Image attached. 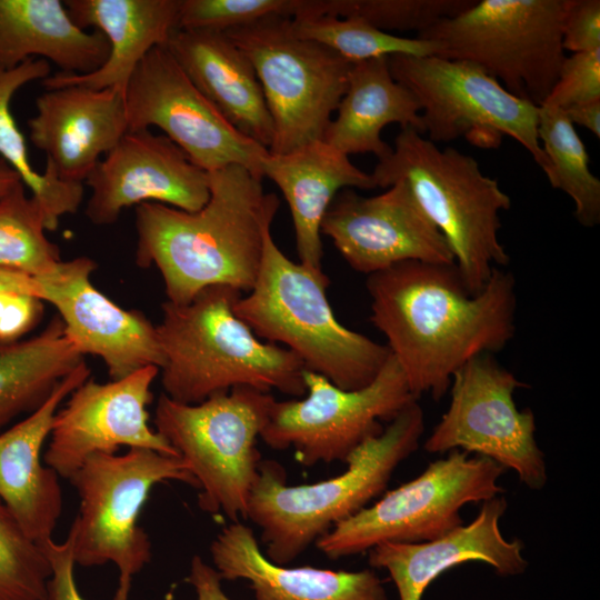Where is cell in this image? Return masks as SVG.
Listing matches in <instances>:
<instances>
[{"label":"cell","instance_id":"obj_18","mask_svg":"<svg viewBox=\"0 0 600 600\" xmlns=\"http://www.w3.org/2000/svg\"><path fill=\"white\" fill-rule=\"evenodd\" d=\"M84 184L90 189L84 213L96 226L112 224L126 208L147 202L194 212L210 196L208 172L150 129L128 131Z\"/></svg>","mask_w":600,"mask_h":600},{"label":"cell","instance_id":"obj_41","mask_svg":"<svg viewBox=\"0 0 600 600\" xmlns=\"http://www.w3.org/2000/svg\"><path fill=\"white\" fill-rule=\"evenodd\" d=\"M186 581L193 587L198 600H231L222 589L217 570L199 556L191 559Z\"/></svg>","mask_w":600,"mask_h":600},{"label":"cell","instance_id":"obj_11","mask_svg":"<svg viewBox=\"0 0 600 600\" xmlns=\"http://www.w3.org/2000/svg\"><path fill=\"white\" fill-rule=\"evenodd\" d=\"M504 469L486 457L454 449L414 479L383 494L316 541L331 560L369 551L382 542H426L463 524L460 510L502 491Z\"/></svg>","mask_w":600,"mask_h":600},{"label":"cell","instance_id":"obj_25","mask_svg":"<svg viewBox=\"0 0 600 600\" xmlns=\"http://www.w3.org/2000/svg\"><path fill=\"white\" fill-rule=\"evenodd\" d=\"M239 132L270 148L273 123L256 70L226 32L177 29L164 46Z\"/></svg>","mask_w":600,"mask_h":600},{"label":"cell","instance_id":"obj_22","mask_svg":"<svg viewBox=\"0 0 600 600\" xmlns=\"http://www.w3.org/2000/svg\"><path fill=\"white\" fill-rule=\"evenodd\" d=\"M90 373L82 361L36 410L0 433V500L38 544L52 539L62 512L60 477L42 463V448L61 402Z\"/></svg>","mask_w":600,"mask_h":600},{"label":"cell","instance_id":"obj_42","mask_svg":"<svg viewBox=\"0 0 600 600\" xmlns=\"http://www.w3.org/2000/svg\"><path fill=\"white\" fill-rule=\"evenodd\" d=\"M570 122L579 124L600 138V100L576 104L563 110Z\"/></svg>","mask_w":600,"mask_h":600},{"label":"cell","instance_id":"obj_32","mask_svg":"<svg viewBox=\"0 0 600 600\" xmlns=\"http://www.w3.org/2000/svg\"><path fill=\"white\" fill-rule=\"evenodd\" d=\"M293 32L320 43L351 63L392 54L439 56L436 41L404 38L381 31L362 19L332 14H303L291 19Z\"/></svg>","mask_w":600,"mask_h":600},{"label":"cell","instance_id":"obj_12","mask_svg":"<svg viewBox=\"0 0 600 600\" xmlns=\"http://www.w3.org/2000/svg\"><path fill=\"white\" fill-rule=\"evenodd\" d=\"M390 72L416 98L424 134L434 143L464 138L497 149L504 136L518 141L543 170L539 106L508 92L478 66L440 56L388 57Z\"/></svg>","mask_w":600,"mask_h":600},{"label":"cell","instance_id":"obj_39","mask_svg":"<svg viewBox=\"0 0 600 600\" xmlns=\"http://www.w3.org/2000/svg\"><path fill=\"white\" fill-rule=\"evenodd\" d=\"M43 314V301L38 297L0 290V344L19 341L31 331Z\"/></svg>","mask_w":600,"mask_h":600},{"label":"cell","instance_id":"obj_2","mask_svg":"<svg viewBox=\"0 0 600 600\" xmlns=\"http://www.w3.org/2000/svg\"><path fill=\"white\" fill-rule=\"evenodd\" d=\"M210 196L198 211L147 202L136 207V263L154 266L167 301L184 304L211 286L249 292L280 200L263 178L230 164L208 172Z\"/></svg>","mask_w":600,"mask_h":600},{"label":"cell","instance_id":"obj_23","mask_svg":"<svg viewBox=\"0 0 600 600\" xmlns=\"http://www.w3.org/2000/svg\"><path fill=\"white\" fill-rule=\"evenodd\" d=\"M210 556L222 580L249 581L256 600H388L371 569L334 571L273 563L262 553L252 529L240 521L217 534Z\"/></svg>","mask_w":600,"mask_h":600},{"label":"cell","instance_id":"obj_26","mask_svg":"<svg viewBox=\"0 0 600 600\" xmlns=\"http://www.w3.org/2000/svg\"><path fill=\"white\" fill-rule=\"evenodd\" d=\"M261 174L283 193L293 221L299 260L314 269H321L323 256L321 223L337 193L348 188H377L371 174L323 140L283 154L269 152L262 160Z\"/></svg>","mask_w":600,"mask_h":600},{"label":"cell","instance_id":"obj_4","mask_svg":"<svg viewBox=\"0 0 600 600\" xmlns=\"http://www.w3.org/2000/svg\"><path fill=\"white\" fill-rule=\"evenodd\" d=\"M423 431V411L414 400L349 454L344 472L311 484L288 486L278 462L261 460L246 518L260 528L264 556L286 566L366 508L384 491L398 464L418 449Z\"/></svg>","mask_w":600,"mask_h":600},{"label":"cell","instance_id":"obj_34","mask_svg":"<svg viewBox=\"0 0 600 600\" xmlns=\"http://www.w3.org/2000/svg\"><path fill=\"white\" fill-rule=\"evenodd\" d=\"M50 561L0 500V600H47Z\"/></svg>","mask_w":600,"mask_h":600},{"label":"cell","instance_id":"obj_6","mask_svg":"<svg viewBox=\"0 0 600 600\" xmlns=\"http://www.w3.org/2000/svg\"><path fill=\"white\" fill-rule=\"evenodd\" d=\"M371 177L376 187L389 188L397 181L408 186L444 237L469 293H479L492 271L509 263L499 231L501 212L510 209L511 199L471 156L440 149L414 128L404 127Z\"/></svg>","mask_w":600,"mask_h":600},{"label":"cell","instance_id":"obj_40","mask_svg":"<svg viewBox=\"0 0 600 600\" xmlns=\"http://www.w3.org/2000/svg\"><path fill=\"white\" fill-rule=\"evenodd\" d=\"M51 564V577L48 581L47 600H86L79 592L74 580V560L72 539L57 543L53 539L39 544Z\"/></svg>","mask_w":600,"mask_h":600},{"label":"cell","instance_id":"obj_27","mask_svg":"<svg viewBox=\"0 0 600 600\" xmlns=\"http://www.w3.org/2000/svg\"><path fill=\"white\" fill-rule=\"evenodd\" d=\"M109 56L102 33L87 31L60 0H0V66L13 69L31 59L53 62L62 73L86 74Z\"/></svg>","mask_w":600,"mask_h":600},{"label":"cell","instance_id":"obj_13","mask_svg":"<svg viewBox=\"0 0 600 600\" xmlns=\"http://www.w3.org/2000/svg\"><path fill=\"white\" fill-rule=\"evenodd\" d=\"M302 398L274 399L260 438L277 450L293 448L304 466L346 462L367 438L383 431L406 406L418 400L394 358L389 359L368 386L343 390L327 378L304 371Z\"/></svg>","mask_w":600,"mask_h":600},{"label":"cell","instance_id":"obj_36","mask_svg":"<svg viewBox=\"0 0 600 600\" xmlns=\"http://www.w3.org/2000/svg\"><path fill=\"white\" fill-rule=\"evenodd\" d=\"M303 0H180L178 29L227 32L270 17L294 18Z\"/></svg>","mask_w":600,"mask_h":600},{"label":"cell","instance_id":"obj_5","mask_svg":"<svg viewBox=\"0 0 600 600\" xmlns=\"http://www.w3.org/2000/svg\"><path fill=\"white\" fill-rule=\"evenodd\" d=\"M328 286L322 269L290 260L269 229L254 284L233 311L259 339L292 351L307 371L343 390H358L376 379L391 353L337 320Z\"/></svg>","mask_w":600,"mask_h":600},{"label":"cell","instance_id":"obj_16","mask_svg":"<svg viewBox=\"0 0 600 600\" xmlns=\"http://www.w3.org/2000/svg\"><path fill=\"white\" fill-rule=\"evenodd\" d=\"M159 372L158 367L149 366L104 383L90 378L82 382L54 416L43 462L70 480L92 454L117 453L121 447L179 457L149 426L147 408Z\"/></svg>","mask_w":600,"mask_h":600},{"label":"cell","instance_id":"obj_20","mask_svg":"<svg viewBox=\"0 0 600 600\" xmlns=\"http://www.w3.org/2000/svg\"><path fill=\"white\" fill-rule=\"evenodd\" d=\"M30 140L66 182L81 183L129 131L124 94L113 88L63 86L36 100Z\"/></svg>","mask_w":600,"mask_h":600},{"label":"cell","instance_id":"obj_33","mask_svg":"<svg viewBox=\"0 0 600 600\" xmlns=\"http://www.w3.org/2000/svg\"><path fill=\"white\" fill-rule=\"evenodd\" d=\"M24 187L21 181L0 198V268L38 278L53 271L61 259L46 236L40 203Z\"/></svg>","mask_w":600,"mask_h":600},{"label":"cell","instance_id":"obj_38","mask_svg":"<svg viewBox=\"0 0 600 600\" xmlns=\"http://www.w3.org/2000/svg\"><path fill=\"white\" fill-rule=\"evenodd\" d=\"M562 47L572 53L600 49L599 0H566Z\"/></svg>","mask_w":600,"mask_h":600},{"label":"cell","instance_id":"obj_29","mask_svg":"<svg viewBox=\"0 0 600 600\" xmlns=\"http://www.w3.org/2000/svg\"><path fill=\"white\" fill-rule=\"evenodd\" d=\"M82 361L58 316L37 336L0 344V428L36 410Z\"/></svg>","mask_w":600,"mask_h":600},{"label":"cell","instance_id":"obj_44","mask_svg":"<svg viewBox=\"0 0 600 600\" xmlns=\"http://www.w3.org/2000/svg\"><path fill=\"white\" fill-rule=\"evenodd\" d=\"M21 181L18 172L0 158V198Z\"/></svg>","mask_w":600,"mask_h":600},{"label":"cell","instance_id":"obj_31","mask_svg":"<svg viewBox=\"0 0 600 600\" xmlns=\"http://www.w3.org/2000/svg\"><path fill=\"white\" fill-rule=\"evenodd\" d=\"M538 138L548 158L543 169L552 188L574 203V218L586 227L600 222V180L589 168V154L563 110L539 107Z\"/></svg>","mask_w":600,"mask_h":600},{"label":"cell","instance_id":"obj_37","mask_svg":"<svg viewBox=\"0 0 600 600\" xmlns=\"http://www.w3.org/2000/svg\"><path fill=\"white\" fill-rule=\"evenodd\" d=\"M596 100H600V49L566 57L558 80L541 106L564 110Z\"/></svg>","mask_w":600,"mask_h":600},{"label":"cell","instance_id":"obj_43","mask_svg":"<svg viewBox=\"0 0 600 600\" xmlns=\"http://www.w3.org/2000/svg\"><path fill=\"white\" fill-rule=\"evenodd\" d=\"M0 290L23 292L41 299L40 286L36 278L4 268H0Z\"/></svg>","mask_w":600,"mask_h":600},{"label":"cell","instance_id":"obj_35","mask_svg":"<svg viewBox=\"0 0 600 600\" xmlns=\"http://www.w3.org/2000/svg\"><path fill=\"white\" fill-rule=\"evenodd\" d=\"M476 0H320V14L364 20L372 27L391 31L421 32L442 19L451 18Z\"/></svg>","mask_w":600,"mask_h":600},{"label":"cell","instance_id":"obj_17","mask_svg":"<svg viewBox=\"0 0 600 600\" xmlns=\"http://www.w3.org/2000/svg\"><path fill=\"white\" fill-rule=\"evenodd\" d=\"M321 233L353 270L368 276L404 261L454 264L444 237L403 181L373 197L342 189L323 217Z\"/></svg>","mask_w":600,"mask_h":600},{"label":"cell","instance_id":"obj_15","mask_svg":"<svg viewBox=\"0 0 600 600\" xmlns=\"http://www.w3.org/2000/svg\"><path fill=\"white\" fill-rule=\"evenodd\" d=\"M124 103L129 131L162 130L207 172L239 164L263 178L261 163L269 149L231 126L164 46L140 61L127 84Z\"/></svg>","mask_w":600,"mask_h":600},{"label":"cell","instance_id":"obj_21","mask_svg":"<svg viewBox=\"0 0 600 600\" xmlns=\"http://www.w3.org/2000/svg\"><path fill=\"white\" fill-rule=\"evenodd\" d=\"M508 503L497 496L481 503L477 517L448 533L426 542H382L369 550L371 568L388 571L399 600H422L428 587L443 572L464 562L489 564L503 577L526 571L519 539L507 540L500 519Z\"/></svg>","mask_w":600,"mask_h":600},{"label":"cell","instance_id":"obj_1","mask_svg":"<svg viewBox=\"0 0 600 600\" xmlns=\"http://www.w3.org/2000/svg\"><path fill=\"white\" fill-rule=\"evenodd\" d=\"M367 290L370 321L417 399H441L456 371L502 350L516 332V280L501 268L471 294L456 264L404 261L369 274Z\"/></svg>","mask_w":600,"mask_h":600},{"label":"cell","instance_id":"obj_30","mask_svg":"<svg viewBox=\"0 0 600 600\" xmlns=\"http://www.w3.org/2000/svg\"><path fill=\"white\" fill-rule=\"evenodd\" d=\"M50 64L43 59H31L13 69L0 66V158L12 167L40 203L47 230H56L62 216L79 209L84 193L81 183L61 180L46 164L44 171L33 169L27 143L10 111V101L23 86L50 76Z\"/></svg>","mask_w":600,"mask_h":600},{"label":"cell","instance_id":"obj_24","mask_svg":"<svg viewBox=\"0 0 600 600\" xmlns=\"http://www.w3.org/2000/svg\"><path fill=\"white\" fill-rule=\"evenodd\" d=\"M64 6L82 29L103 34L109 56L86 74L58 72L42 80L47 90L63 86L113 88L124 94L140 61L156 47L166 46L178 29L180 0H67Z\"/></svg>","mask_w":600,"mask_h":600},{"label":"cell","instance_id":"obj_28","mask_svg":"<svg viewBox=\"0 0 600 600\" xmlns=\"http://www.w3.org/2000/svg\"><path fill=\"white\" fill-rule=\"evenodd\" d=\"M336 111L322 140L347 156L373 153L378 160L387 157L392 147L382 140L381 131L389 123L424 134L419 103L393 79L388 57L352 63L347 90Z\"/></svg>","mask_w":600,"mask_h":600},{"label":"cell","instance_id":"obj_3","mask_svg":"<svg viewBox=\"0 0 600 600\" xmlns=\"http://www.w3.org/2000/svg\"><path fill=\"white\" fill-rule=\"evenodd\" d=\"M241 296L228 286H211L191 301H166L156 326L163 363L164 394L194 404L249 387L274 389L293 398L306 394L301 360L289 349L262 341L233 311Z\"/></svg>","mask_w":600,"mask_h":600},{"label":"cell","instance_id":"obj_19","mask_svg":"<svg viewBox=\"0 0 600 600\" xmlns=\"http://www.w3.org/2000/svg\"><path fill=\"white\" fill-rule=\"evenodd\" d=\"M96 262L88 257L60 261L57 268L36 278L41 300L52 304L66 333L78 351L97 356L111 380L142 368L163 363L156 326L138 310H128L103 294L91 282Z\"/></svg>","mask_w":600,"mask_h":600},{"label":"cell","instance_id":"obj_10","mask_svg":"<svg viewBox=\"0 0 600 600\" xmlns=\"http://www.w3.org/2000/svg\"><path fill=\"white\" fill-rule=\"evenodd\" d=\"M251 61L273 123L269 152L322 140L348 86L352 63L297 36L291 18L270 17L226 32Z\"/></svg>","mask_w":600,"mask_h":600},{"label":"cell","instance_id":"obj_8","mask_svg":"<svg viewBox=\"0 0 600 600\" xmlns=\"http://www.w3.org/2000/svg\"><path fill=\"white\" fill-rule=\"evenodd\" d=\"M274 398L237 387L202 402L188 404L162 393L153 423L188 466L198 483V506L231 522L246 518L251 487L261 456L257 439Z\"/></svg>","mask_w":600,"mask_h":600},{"label":"cell","instance_id":"obj_14","mask_svg":"<svg viewBox=\"0 0 600 600\" xmlns=\"http://www.w3.org/2000/svg\"><path fill=\"white\" fill-rule=\"evenodd\" d=\"M527 387L491 353L464 363L452 376L447 411L424 442L429 453L459 449L511 469L529 489L547 482V467L536 441L531 410H518L513 393Z\"/></svg>","mask_w":600,"mask_h":600},{"label":"cell","instance_id":"obj_7","mask_svg":"<svg viewBox=\"0 0 600 600\" xmlns=\"http://www.w3.org/2000/svg\"><path fill=\"white\" fill-rule=\"evenodd\" d=\"M167 480L198 488L180 457L140 448L92 454L69 480L80 499L68 533L74 563H113L119 571L114 600H128L133 576L151 560V541L139 517L152 488Z\"/></svg>","mask_w":600,"mask_h":600},{"label":"cell","instance_id":"obj_9","mask_svg":"<svg viewBox=\"0 0 600 600\" xmlns=\"http://www.w3.org/2000/svg\"><path fill=\"white\" fill-rule=\"evenodd\" d=\"M566 0H480L418 33L439 56L473 63L508 92L541 106L566 58Z\"/></svg>","mask_w":600,"mask_h":600}]
</instances>
